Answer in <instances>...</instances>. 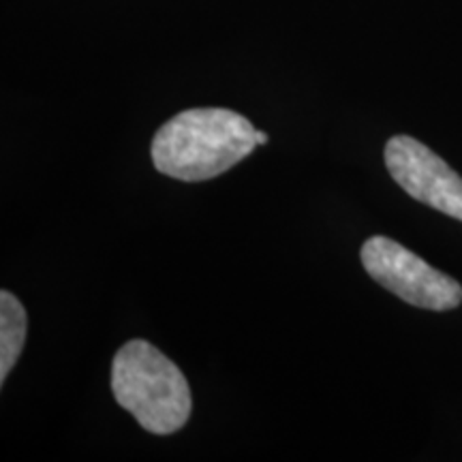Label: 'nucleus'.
I'll use <instances>...</instances> for the list:
<instances>
[{
    "label": "nucleus",
    "mask_w": 462,
    "mask_h": 462,
    "mask_svg": "<svg viewBox=\"0 0 462 462\" xmlns=\"http://www.w3.org/2000/svg\"><path fill=\"white\" fill-rule=\"evenodd\" d=\"M26 309L14 293L3 289L0 291V383L7 381L11 368L20 360L26 343Z\"/></svg>",
    "instance_id": "5"
},
{
    "label": "nucleus",
    "mask_w": 462,
    "mask_h": 462,
    "mask_svg": "<svg viewBox=\"0 0 462 462\" xmlns=\"http://www.w3.org/2000/svg\"><path fill=\"white\" fill-rule=\"evenodd\" d=\"M362 265L381 287L407 304L426 310H452L462 304V287L415 253L385 236L364 242Z\"/></svg>",
    "instance_id": "3"
},
{
    "label": "nucleus",
    "mask_w": 462,
    "mask_h": 462,
    "mask_svg": "<svg viewBox=\"0 0 462 462\" xmlns=\"http://www.w3.org/2000/svg\"><path fill=\"white\" fill-rule=\"evenodd\" d=\"M255 140H257V146H263V143H268V133L257 131L255 133Z\"/></svg>",
    "instance_id": "6"
},
{
    "label": "nucleus",
    "mask_w": 462,
    "mask_h": 462,
    "mask_svg": "<svg viewBox=\"0 0 462 462\" xmlns=\"http://www.w3.org/2000/svg\"><path fill=\"white\" fill-rule=\"evenodd\" d=\"M383 157L404 193L462 221V178L429 146L409 135H394L385 143Z\"/></svg>",
    "instance_id": "4"
},
{
    "label": "nucleus",
    "mask_w": 462,
    "mask_h": 462,
    "mask_svg": "<svg viewBox=\"0 0 462 462\" xmlns=\"http://www.w3.org/2000/svg\"><path fill=\"white\" fill-rule=\"evenodd\" d=\"M112 392L143 430L161 437L180 430L193 407L180 368L143 338H133L116 351Z\"/></svg>",
    "instance_id": "2"
},
{
    "label": "nucleus",
    "mask_w": 462,
    "mask_h": 462,
    "mask_svg": "<svg viewBox=\"0 0 462 462\" xmlns=\"http://www.w3.org/2000/svg\"><path fill=\"white\" fill-rule=\"evenodd\" d=\"M255 133L248 118L234 109H187L154 133L150 157L161 173L176 180H212L257 148Z\"/></svg>",
    "instance_id": "1"
}]
</instances>
